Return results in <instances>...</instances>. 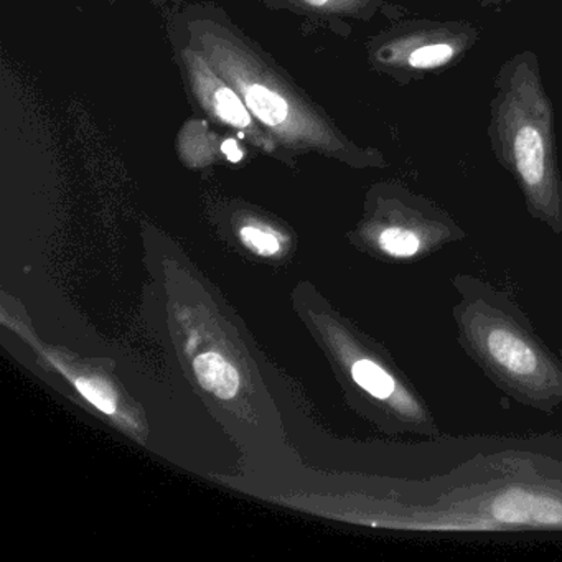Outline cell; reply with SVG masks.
Segmentation results:
<instances>
[{
  "instance_id": "cell-1",
  "label": "cell",
  "mask_w": 562,
  "mask_h": 562,
  "mask_svg": "<svg viewBox=\"0 0 562 562\" xmlns=\"http://www.w3.org/2000/svg\"><path fill=\"white\" fill-rule=\"evenodd\" d=\"M486 136L496 162L515 180L532 220L562 235V173L555 116L536 52L503 61L493 78Z\"/></svg>"
},
{
  "instance_id": "cell-2",
  "label": "cell",
  "mask_w": 562,
  "mask_h": 562,
  "mask_svg": "<svg viewBox=\"0 0 562 562\" xmlns=\"http://www.w3.org/2000/svg\"><path fill=\"white\" fill-rule=\"evenodd\" d=\"M453 285L457 340L473 363L516 403L541 413L561 409L562 360L515 299L473 276H457Z\"/></svg>"
},
{
  "instance_id": "cell-3",
  "label": "cell",
  "mask_w": 562,
  "mask_h": 562,
  "mask_svg": "<svg viewBox=\"0 0 562 562\" xmlns=\"http://www.w3.org/2000/svg\"><path fill=\"white\" fill-rule=\"evenodd\" d=\"M202 45L215 70L241 94L252 116L285 143L344 154L358 166H386L381 153L353 146L324 121L297 106L284 91L279 90L278 81L261 74L238 45L212 32L202 35Z\"/></svg>"
},
{
  "instance_id": "cell-4",
  "label": "cell",
  "mask_w": 562,
  "mask_h": 562,
  "mask_svg": "<svg viewBox=\"0 0 562 562\" xmlns=\"http://www.w3.org/2000/svg\"><path fill=\"white\" fill-rule=\"evenodd\" d=\"M364 236L383 258L414 262L460 241L465 232L434 200L403 183L387 182L374 195Z\"/></svg>"
},
{
  "instance_id": "cell-5",
  "label": "cell",
  "mask_w": 562,
  "mask_h": 562,
  "mask_svg": "<svg viewBox=\"0 0 562 562\" xmlns=\"http://www.w3.org/2000/svg\"><path fill=\"white\" fill-rule=\"evenodd\" d=\"M480 37L482 31L472 22L409 19L374 38L370 60L397 85H413L462 64Z\"/></svg>"
},
{
  "instance_id": "cell-6",
  "label": "cell",
  "mask_w": 562,
  "mask_h": 562,
  "mask_svg": "<svg viewBox=\"0 0 562 562\" xmlns=\"http://www.w3.org/2000/svg\"><path fill=\"white\" fill-rule=\"evenodd\" d=\"M183 60L187 61L193 88H195L196 97L200 98L203 106L223 124H228V126L243 131V133L251 134L252 140L258 146L271 149V140L259 133L258 127L255 126V121H252L251 111L248 110L241 94L235 90V87L223 80L218 71L210 67L209 61L202 55L187 50L183 52Z\"/></svg>"
},
{
  "instance_id": "cell-7",
  "label": "cell",
  "mask_w": 562,
  "mask_h": 562,
  "mask_svg": "<svg viewBox=\"0 0 562 562\" xmlns=\"http://www.w3.org/2000/svg\"><path fill=\"white\" fill-rule=\"evenodd\" d=\"M193 368H195L199 383L220 400H232L238 393V371L218 353L200 355L193 363Z\"/></svg>"
},
{
  "instance_id": "cell-8",
  "label": "cell",
  "mask_w": 562,
  "mask_h": 562,
  "mask_svg": "<svg viewBox=\"0 0 562 562\" xmlns=\"http://www.w3.org/2000/svg\"><path fill=\"white\" fill-rule=\"evenodd\" d=\"M78 391L87 397L94 407L103 411L106 414H113L116 411V400H114L113 391L97 380H85V378H78L75 380Z\"/></svg>"
},
{
  "instance_id": "cell-9",
  "label": "cell",
  "mask_w": 562,
  "mask_h": 562,
  "mask_svg": "<svg viewBox=\"0 0 562 562\" xmlns=\"http://www.w3.org/2000/svg\"><path fill=\"white\" fill-rule=\"evenodd\" d=\"M241 239L249 249L261 256H272L281 248V243L265 229L255 228V226H245L241 229Z\"/></svg>"
},
{
  "instance_id": "cell-10",
  "label": "cell",
  "mask_w": 562,
  "mask_h": 562,
  "mask_svg": "<svg viewBox=\"0 0 562 562\" xmlns=\"http://www.w3.org/2000/svg\"><path fill=\"white\" fill-rule=\"evenodd\" d=\"M222 153L225 154L226 159L233 164L241 162L243 157H245V153H243L241 146H239L236 139H226L225 143L222 144Z\"/></svg>"
},
{
  "instance_id": "cell-11",
  "label": "cell",
  "mask_w": 562,
  "mask_h": 562,
  "mask_svg": "<svg viewBox=\"0 0 562 562\" xmlns=\"http://www.w3.org/2000/svg\"><path fill=\"white\" fill-rule=\"evenodd\" d=\"M513 0H480L482 8H499V5L512 4Z\"/></svg>"
}]
</instances>
